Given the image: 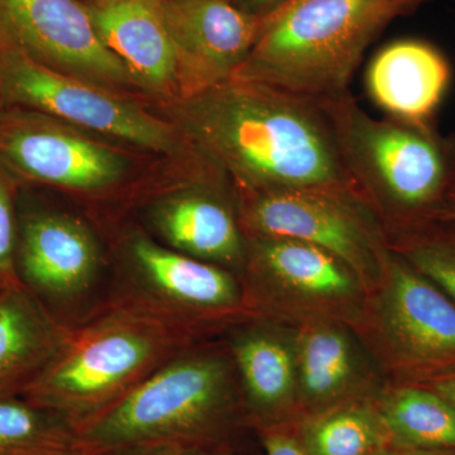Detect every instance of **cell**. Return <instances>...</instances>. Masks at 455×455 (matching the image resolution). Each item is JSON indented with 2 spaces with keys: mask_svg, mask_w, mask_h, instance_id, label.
Listing matches in <instances>:
<instances>
[{
  "mask_svg": "<svg viewBox=\"0 0 455 455\" xmlns=\"http://www.w3.org/2000/svg\"><path fill=\"white\" fill-rule=\"evenodd\" d=\"M235 191L247 236H283L315 244L346 262L367 290L388 252L381 221L355 188H307Z\"/></svg>",
  "mask_w": 455,
  "mask_h": 455,
  "instance_id": "ba28073f",
  "label": "cell"
},
{
  "mask_svg": "<svg viewBox=\"0 0 455 455\" xmlns=\"http://www.w3.org/2000/svg\"><path fill=\"white\" fill-rule=\"evenodd\" d=\"M296 335L295 326L263 316L224 335L254 435L299 421Z\"/></svg>",
  "mask_w": 455,
  "mask_h": 455,
  "instance_id": "5bb4252c",
  "label": "cell"
},
{
  "mask_svg": "<svg viewBox=\"0 0 455 455\" xmlns=\"http://www.w3.org/2000/svg\"><path fill=\"white\" fill-rule=\"evenodd\" d=\"M394 445L455 449V405L415 385H387L376 398Z\"/></svg>",
  "mask_w": 455,
  "mask_h": 455,
  "instance_id": "7402d4cb",
  "label": "cell"
},
{
  "mask_svg": "<svg viewBox=\"0 0 455 455\" xmlns=\"http://www.w3.org/2000/svg\"><path fill=\"white\" fill-rule=\"evenodd\" d=\"M164 18L184 101L232 79L259 41L265 17L232 0H164Z\"/></svg>",
  "mask_w": 455,
  "mask_h": 455,
  "instance_id": "7c38bea8",
  "label": "cell"
},
{
  "mask_svg": "<svg viewBox=\"0 0 455 455\" xmlns=\"http://www.w3.org/2000/svg\"><path fill=\"white\" fill-rule=\"evenodd\" d=\"M68 329L26 286L0 290V397L22 394L40 376Z\"/></svg>",
  "mask_w": 455,
  "mask_h": 455,
  "instance_id": "ffe728a7",
  "label": "cell"
},
{
  "mask_svg": "<svg viewBox=\"0 0 455 455\" xmlns=\"http://www.w3.org/2000/svg\"><path fill=\"white\" fill-rule=\"evenodd\" d=\"M440 220L455 221V185L454 188H451V194H449L447 205H445L444 212H443Z\"/></svg>",
  "mask_w": 455,
  "mask_h": 455,
  "instance_id": "4dcf8cb0",
  "label": "cell"
},
{
  "mask_svg": "<svg viewBox=\"0 0 455 455\" xmlns=\"http://www.w3.org/2000/svg\"><path fill=\"white\" fill-rule=\"evenodd\" d=\"M387 243L455 305V221H431L388 236Z\"/></svg>",
  "mask_w": 455,
  "mask_h": 455,
  "instance_id": "cb8c5ba5",
  "label": "cell"
},
{
  "mask_svg": "<svg viewBox=\"0 0 455 455\" xmlns=\"http://www.w3.org/2000/svg\"><path fill=\"white\" fill-rule=\"evenodd\" d=\"M385 455H455V449L394 445Z\"/></svg>",
  "mask_w": 455,
  "mask_h": 455,
  "instance_id": "f546056e",
  "label": "cell"
},
{
  "mask_svg": "<svg viewBox=\"0 0 455 455\" xmlns=\"http://www.w3.org/2000/svg\"><path fill=\"white\" fill-rule=\"evenodd\" d=\"M322 99L346 169L387 238L440 220L455 185V133L373 118L349 89Z\"/></svg>",
  "mask_w": 455,
  "mask_h": 455,
  "instance_id": "3957f363",
  "label": "cell"
},
{
  "mask_svg": "<svg viewBox=\"0 0 455 455\" xmlns=\"http://www.w3.org/2000/svg\"><path fill=\"white\" fill-rule=\"evenodd\" d=\"M295 430L309 455H385L394 447L376 398L310 416Z\"/></svg>",
  "mask_w": 455,
  "mask_h": 455,
  "instance_id": "44dd1931",
  "label": "cell"
},
{
  "mask_svg": "<svg viewBox=\"0 0 455 455\" xmlns=\"http://www.w3.org/2000/svg\"><path fill=\"white\" fill-rule=\"evenodd\" d=\"M187 140L233 190L355 188L323 99L228 82L181 101Z\"/></svg>",
  "mask_w": 455,
  "mask_h": 455,
  "instance_id": "6da1fadb",
  "label": "cell"
},
{
  "mask_svg": "<svg viewBox=\"0 0 455 455\" xmlns=\"http://www.w3.org/2000/svg\"><path fill=\"white\" fill-rule=\"evenodd\" d=\"M132 277L109 307L136 311L199 340L218 339L259 317L235 272L169 250L145 236L130 247Z\"/></svg>",
  "mask_w": 455,
  "mask_h": 455,
  "instance_id": "52a82bcc",
  "label": "cell"
},
{
  "mask_svg": "<svg viewBox=\"0 0 455 455\" xmlns=\"http://www.w3.org/2000/svg\"><path fill=\"white\" fill-rule=\"evenodd\" d=\"M241 278L259 316L295 328L352 325L367 295L362 278L333 253L283 236H247Z\"/></svg>",
  "mask_w": 455,
  "mask_h": 455,
  "instance_id": "9c48e42d",
  "label": "cell"
},
{
  "mask_svg": "<svg viewBox=\"0 0 455 455\" xmlns=\"http://www.w3.org/2000/svg\"><path fill=\"white\" fill-rule=\"evenodd\" d=\"M0 95L9 103L152 151L178 146L173 128L103 85L23 56L0 53Z\"/></svg>",
  "mask_w": 455,
  "mask_h": 455,
  "instance_id": "30bf717a",
  "label": "cell"
},
{
  "mask_svg": "<svg viewBox=\"0 0 455 455\" xmlns=\"http://www.w3.org/2000/svg\"><path fill=\"white\" fill-rule=\"evenodd\" d=\"M0 164L20 175L73 190H101L124 176L118 152L41 113L0 116Z\"/></svg>",
  "mask_w": 455,
  "mask_h": 455,
  "instance_id": "4fadbf2b",
  "label": "cell"
},
{
  "mask_svg": "<svg viewBox=\"0 0 455 455\" xmlns=\"http://www.w3.org/2000/svg\"><path fill=\"white\" fill-rule=\"evenodd\" d=\"M430 0H289L263 18L232 80L305 98L348 90L364 52L397 18Z\"/></svg>",
  "mask_w": 455,
  "mask_h": 455,
  "instance_id": "277c9868",
  "label": "cell"
},
{
  "mask_svg": "<svg viewBox=\"0 0 455 455\" xmlns=\"http://www.w3.org/2000/svg\"><path fill=\"white\" fill-rule=\"evenodd\" d=\"M451 79L447 57L429 42L406 38L379 51L367 73L374 103L388 116L433 122Z\"/></svg>",
  "mask_w": 455,
  "mask_h": 455,
  "instance_id": "d6986e66",
  "label": "cell"
},
{
  "mask_svg": "<svg viewBox=\"0 0 455 455\" xmlns=\"http://www.w3.org/2000/svg\"><path fill=\"white\" fill-rule=\"evenodd\" d=\"M84 453L76 430L25 397H0V455Z\"/></svg>",
  "mask_w": 455,
  "mask_h": 455,
  "instance_id": "603a6c76",
  "label": "cell"
},
{
  "mask_svg": "<svg viewBox=\"0 0 455 455\" xmlns=\"http://www.w3.org/2000/svg\"><path fill=\"white\" fill-rule=\"evenodd\" d=\"M257 436L266 455H309L296 435L295 425L265 430Z\"/></svg>",
  "mask_w": 455,
  "mask_h": 455,
  "instance_id": "4316f807",
  "label": "cell"
},
{
  "mask_svg": "<svg viewBox=\"0 0 455 455\" xmlns=\"http://www.w3.org/2000/svg\"><path fill=\"white\" fill-rule=\"evenodd\" d=\"M350 326L388 385H424L455 372V305L394 251Z\"/></svg>",
  "mask_w": 455,
  "mask_h": 455,
  "instance_id": "8992f818",
  "label": "cell"
},
{
  "mask_svg": "<svg viewBox=\"0 0 455 455\" xmlns=\"http://www.w3.org/2000/svg\"><path fill=\"white\" fill-rule=\"evenodd\" d=\"M98 455H243V451L235 449H218L197 447L188 444H152L121 449Z\"/></svg>",
  "mask_w": 455,
  "mask_h": 455,
  "instance_id": "484cf974",
  "label": "cell"
},
{
  "mask_svg": "<svg viewBox=\"0 0 455 455\" xmlns=\"http://www.w3.org/2000/svg\"><path fill=\"white\" fill-rule=\"evenodd\" d=\"M95 32L132 83L178 97L176 59L164 0H83Z\"/></svg>",
  "mask_w": 455,
  "mask_h": 455,
  "instance_id": "e0dca14e",
  "label": "cell"
},
{
  "mask_svg": "<svg viewBox=\"0 0 455 455\" xmlns=\"http://www.w3.org/2000/svg\"><path fill=\"white\" fill-rule=\"evenodd\" d=\"M68 455H86L85 453H75V454H68Z\"/></svg>",
  "mask_w": 455,
  "mask_h": 455,
  "instance_id": "1f68e13d",
  "label": "cell"
},
{
  "mask_svg": "<svg viewBox=\"0 0 455 455\" xmlns=\"http://www.w3.org/2000/svg\"><path fill=\"white\" fill-rule=\"evenodd\" d=\"M202 341L206 340L143 314L106 305L84 324L68 326L55 357L20 396L61 416L76 430Z\"/></svg>",
  "mask_w": 455,
  "mask_h": 455,
  "instance_id": "5b68a950",
  "label": "cell"
},
{
  "mask_svg": "<svg viewBox=\"0 0 455 455\" xmlns=\"http://www.w3.org/2000/svg\"><path fill=\"white\" fill-rule=\"evenodd\" d=\"M16 259V229L7 188L0 180V290L25 286L20 281Z\"/></svg>",
  "mask_w": 455,
  "mask_h": 455,
  "instance_id": "d4e9b609",
  "label": "cell"
},
{
  "mask_svg": "<svg viewBox=\"0 0 455 455\" xmlns=\"http://www.w3.org/2000/svg\"><path fill=\"white\" fill-rule=\"evenodd\" d=\"M232 2L248 13L266 17L283 7L289 0H232Z\"/></svg>",
  "mask_w": 455,
  "mask_h": 455,
  "instance_id": "83f0119b",
  "label": "cell"
},
{
  "mask_svg": "<svg viewBox=\"0 0 455 455\" xmlns=\"http://www.w3.org/2000/svg\"><path fill=\"white\" fill-rule=\"evenodd\" d=\"M250 433L224 337L182 350L76 427L86 455L170 443L243 451Z\"/></svg>",
  "mask_w": 455,
  "mask_h": 455,
  "instance_id": "7a4b0ae2",
  "label": "cell"
},
{
  "mask_svg": "<svg viewBox=\"0 0 455 455\" xmlns=\"http://www.w3.org/2000/svg\"><path fill=\"white\" fill-rule=\"evenodd\" d=\"M425 388L435 392L440 396L447 398L455 405V372L445 374V376L439 377V379H431V381L424 383Z\"/></svg>",
  "mask_w": 455,
  "mask_h": 455,
  "instance_id": "f1b7e54d",
  "label": "cell"
},
{
  "mask_svg": "<svg viewBox=\"0 0 455 455\" xmlns=\"http://www.w3.org/2000/svg\"><path fill=\"white\" fill-rule=\"evenodd\" d=\"M296 329L299 421L346 403L374 400L388 385L347 323H310Z\"/></svg>",
  "mask_w": 455,
  "mask_h": 455,
  "instance_id": "9a60e30c",
  "label": "cell"
},
{
  "mask_svg": "<svg viewBox=\"0 0 455 455\" xmlns=\"http://www.w3.org/2000/svg\"><path fill=\"white\" fill-rule=\"evenodd\" d=\"M223 187L200 185L172 196L158 206L155 226L173 251L220 266L241 276L245 256V236L235 197L221 193Z\"/></svg>",
  "mask_w": 455,
  "mask_h": 455,
  "instance_id": "ac0fdd59",
  "label": "cell"
},
{
  "mask_svg": "<svg viewBox=\"0 0 455 455\" xmlns=\"http://www.w3.org/2000/svg\"><path fill=\"white\" fill-rule=\"evenodd\" d=\"M0 53L23 56L99 85L132 83L77 0H0Z\"/></svg>",
  "mask_w": 455,
  "mask_h": 455,
  "instance_id": "8fae6325",
  "label": "cell"
},
{
  "mask_svg": "<svg viewBox=\"0 0 455 455\" xmlns=\"http://www.w3.org/2000/svg\"><path fill=\"white\" fill-rule=\"evenodd\" d=\"M20 281L35 296L57 307L77 305L92 292L100 253L88 228L66 215H33L20 247Z\"/></svg>",
  "mask_w": 455,
  "mask_h": 455,
  "instance_id": "2e32d148",
  "label": "cell"
}]
</instances>
